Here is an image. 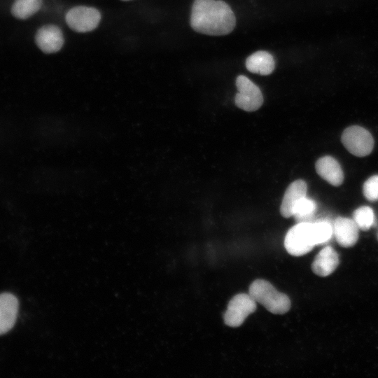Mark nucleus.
Listing matches in <instances>:
<instances>
[{"mask_svg":"<svg viewBox=\"0 0 378 378\" xmlns=\"http://www.w3.org/2000/svg\"><path fill=\"white\" fill-rule=\"evenodd\" d=\"M235 25V15L225 1H194L190 15V26L195 31L210 36H223L232 32Z\"/></svg>","mask_w":378,"mask_h":378,"instance_id":"f257e3e1","label":"nucleus"},{"mask_svg":"<svg viewBox=\"0 0 378 378\" xmlns=\"http://www.w3.org/2000/svg\"><path fill=\"white\" fill-rule=\"evenodd\" d=\"M248 294L272 314H284L290 310L291 303L289 298L266 280L253 281L249 286Z\"/></svg>","mask_w":378,"mask_h":378,"instance_id":"f03ea898","label":"nucleus"},{"mask_svg":"<svg viewBox=\"0 0 378 378\" xmlns=\"http://www.w3.org/2000/svg\"><path fill=\"white\" fill-rule=\"evenodd\" d=\"M316 245L313 222L298 223L288 231L284 239L285 248L294 256L305 255Z\"/></svg>","mask_w":378,"mask_h":378,"instance_id":"7ed1b4c3","label":"nucleus"},{"mask_svg":"<svg viewBox=\"0 0 378 378\" xmlns=\"http://www.w3.org/2000/svg\"><path fill=\"white\" fill-rule=\"evenodd\" d=\"M102 19L101 13L94 7L77 6L70 8L65 15L69 27L78 33L94 30Z\"/></svg>","mask_w":378,"mask_h":378,"instance_id":"20e7f679","label":"nucleus"},{"mask_svg":"<svg viewBox=\"0 0 378 378\" xmlns=\"http://www.w3.org/2000/svg\"><path fill=\"white\" fill-rule=\"evenodd\" d=\"M341 139L347 150L358 157L369 155L374 147V139L371 134L358 125L347 127L343 132Z\"/></svg>","mask_w":378,"mask_h":378,"instance_id":"39448f33","label":"nucleus"},{"mask_svg":"<svg viewBox=\"0 0 378 378\" xmlns=\"http://www.w3.org/2000/svg\"><path fill=\"white\" fill-rule=\"evenodd\" d=\"M256 307V302L249 294L239 293L229 302L223 316L224 322L230 327H239Z\"/></svg>","mask_w":378,"mask_h":378,"instance_id":"423d86ee","label":"nucleus"},{"mask_svg":"<svg viewBox=\"0 0 378 378\" xmlns=\"http://www.w3.org/2000/svg\"><path fill=\"white\" fill-rule=\"evenodd\" d=\"M238 92L234 97L237 106L246 111H255L263 104L260 88L246 76L240 75L236 79Z\"/></svg>","mask_w":378,"mask_h":378,"instance_id":"0eeeda50","label":"nucleus"},{"mask_svg":"<svg viewBox=\"0 0 378 378\" xmlns=\"http://www.w3.org/2000/svg\"><path fill=\"white\" fill-rule=\"evenodd\" d=\"M35 42L43 52L52 54L62 49L64 44V37L59 27L55 24H46L37 30Z\"/></svg>","mask_w":378,"mask_h":378,"instance_id":"6e6552de","label":"nucleus"},{"mask_svg":"<svg viewBox=\"0 0 378 378\" xmlns=\"http://www.w3.org/2000/svg\"><path fill=\"white\" fill-rule=\"evenodd\" d=\"M18 307V300L13 294H0V335L8 332L15 325Z\"/></svg>","mask_w":378,"mask_h":378,"instance_id":"1a4fd4ad","label":"nucleus"},{"mask_svg":"<svg viewBox=\"0 0 378 378\" xmlns=\"http://www.w3.org/2000/svg\"><path fill=\"white\" fill-rule=\"evenodd\" d=\"M333 234L340 245L343 247L354 246L358 238V227L352 219L339 217L332 225Z\"/></svg>","mask_w":378,"mask_h":378,"instance_id":"9d476101","label":"nucleus"},{"mask_svg":"<svg viewBox=\"0 0 378 378\" xmlns=\"http://www.w3.org/2000/svg\"><path fill=\"white\" fill-rule=\"evenodd\" d=\"M307 183L299 179L291 183L287 188L280 206L282 216L289 218L293 216V211L298 202L306 197Z\"/></svg>","mask_w":378,"mask_h":378,"instance_id":"9b49d317","label":"nucleus"},{"mask_svg":"<svg viewBox=\"0 0 378 378\" xmlns=\"http://www.w3.org/2000/svg\"><path fill=\"white\" fill-rule=\"evenodd\" d=\"M317 174L334 186H340L344 181V174L339 162L331 156L319 158L315 165Z\"/></svg>","mask_w":378,"mask_h":378,"instance_id":"f8f14e48","label":"nucleus"},{"mask_svg":"<svg viewBox=\"0 0 378 378\" xmlns=\"http://www.w3.org/2000/svg\"><path fill=\"white\" fill-rule=\"evenodd\" d=\"M339 264L337 253L330 246L321 249L315 257L312 270L320 276H327L332 273Z\"/></svg>","mask_w":378,"mask_h":378,"instance_id":"ddd939ff","label":"nucleus"},{"mask_svg":"<svg viewBox=\"0 0 378 378\" xmlns=\"http://www.w3.org/2000/svg\"><path fill=\"white\" fill-rule=\"evenodd\" d=\"M245 65L247 70L251 73L267 76L273 72L275 62L270 52L259 50L247 57Z\"/></svg>","mask_w":378,"mask_h":378,"instance_id":"4468645a","label":"nucleus"},{"mask_svg":"<svg viewBox=\"0 0 378 378\" xmlns=\"http://www.w3.org/2000/svg\"><path fill=\"white\" fill-rule=\"evenodd\" d=\"M42 3V0H15L11 13L18 19L26 20L41 9Z\"/></svg>","mask_w":378,"mask_h":378,"instance_id":"2eb2a0df","label":"nucleus"},{"mask_svg":"<svg viewBox=\"0 0 378 378\" xmlns=\"http://www.w3.org/2000/svg\"><path fill=\"white\" fill-rule=\"evenodd\" d=\"M316 209V202L307 197L301 199L295 205L293 211V216L298 223L312 222Z\"/></svg>","mask_w":378,"mask_h":378,"instance_id":"dca6fc26","label":"nucleus"},{"mask_svg":"<svg viewBox=\"0 0 378 378\" xmlns=\"http://www.w3.org/2000/svg\"><path fill=\"white\" fill-rule=\"evenodd\" d=\"M353 216L358 228L364 231L369 230L374 223V212L369 206H363L358 208L354 211Z\"/></svg>","mask_w":378,"mask_h":378,"instance_id":"f3484780","label":"nucleus"},{"mask_svg":"<svg viewBox=\"0 0 378 378\" xmlns=\"http://www.w3.org/2000/svg\"><path fill=\"white\" fill-rule=\"evenodd\" d=\"M313 223L317 245L328 241L333 234L332 225L326 220H318Z\"/></svg>","mask_w":378,"mask_h":378,"instance_id":"a211bd4d","label":"nucleus"},{"mask_svg":"<svg viewBox=\"0 0 378 378\" xmlns=\"http://www.w3.org/2000/svg\"><path fill=\"white\" fill-rule=\"evenodd\" d=\"M365 197L372 202L378 200V175L370 177L363 184Z\"/></svg>","mask_w":378,"mask_h":378,"instance_id":"6ab92c4d","label":"nucleus"},{"mask_svg":"<svg viewBox=\"0 0 378 378\" xmlns=\"http://www.w3.org/2000/svg\"><path fill=\"white\" fill-rule=\"evenodd\" d=\"M122 1H130V0H122Z\"/></svg>","mask_w":378,"mask_h":378,"instance_id":"aec40b11","label":"nucleus"}]
</instances>
